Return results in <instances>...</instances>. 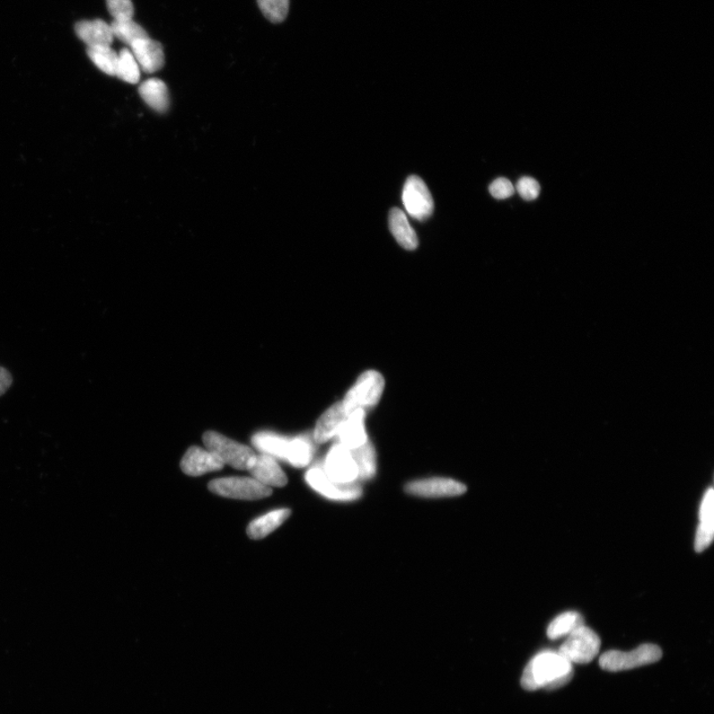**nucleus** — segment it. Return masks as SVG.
<instances>
[{"instance_id": "nucleus-1", "label": "nucleus", "mask_w": 714, "mask_h": 714, "mask_svg": "<svg viewBox=\"0 0 714 714\" xmlns=\"http://www.w3.org/2000/svg\"><path fill=\"white\" fill-rule=\"evenodd\" d=\"M574 677V667L559 652L545 651L533 657L526 666L521 685L524 690L555 691L565 686Z\"/></svg>"}, {"instance_id": "nucleus-2", "label": "nucleus", "mask_w": 714, "mask_h": 714, "mask_svg": "<svg viewBox=\"0 0 714 714\" xmlns=\"http://www.w3.org/2000/svg\"><path fill=\"white\" fill-rule=\"evenodd\" d=\"M384 388V377L375 370L361 374L341 401L347 415L358 409L374 407L381 401Z\"/></svg>"}, {"instance_id": "nucleus-3", "label": "nucleus", "mask_w": 714, "mask_h": 714, "mask_svg": "<svg viewBox=\"0 0 714 714\" xmlns=\"http://www.w3.org/2000/svg\"><path fill=\"white\" fill-rule=\"evenodd\" d=\"M663 656L654 644H643L629 652L608 651L599 659V666L607 672H622L658 662Z\"/></svg>"}, {"instance_id": "nucleus-4", "label": "nucleus", "mask_w": 714, "mask_h": 714, "mask_svg": "<svg viewBox=\"0 0 714 714\" xmlns=\"http://www.w3.org/2000/svg\"><path fill=\"white\" fill-rule=\"evenodd\" d=\"M202 440L206 448L217 455L224 464L232 465L236 470H249L257 455L250 447L237 443L217 431H207Z\"/></svg>"}, {"instance_id": "nucleus-5", "label": "nucleus", "mask_w": 714, "mask_h": 714, "mask_svg": "<svg viewBox=\"0 0 714 714\" xmlns=\"http://www.w3.org/2000/svg\"><path fill=\"white\" fill-rule=\"evenodd\" d=\"M598 635L586 625L580 626L567 636L559 653L571 664L585 665L592 662L601 650Z\"/></svg>"}, {"instance_id": "nucleus-6", "label": "nucleus", "mask_w": 714, "mask_h": 714, "mask_svg": "<svg viewBox=\"0 0 714 714\" xmlns=\"http://www.w3.org/2000/svg\"><path fill=\"white\" fill-rule=\"evenodd\" d=\"M209 489L219 497L242 500H258L272 495L270 488L250 478L216 480L209 484Z\"/></svg>"}, {"instance_id": "nucleus-7", "label": "nucleus", "mask_w": 714, "mask_h": 714, "mask_svg": "<svg viewBox=\"0 0 714 714\" xmlns=\"http://www.w3.org/2000/svg\"><path fill=\"white\" fill-rule=\"evenodd\" d=\"M306 480L313 489L324 497L336 501H354L363 496L358 483L340 484L325 474L323 467L315 466L306 473Z\"/></svg>"}, {"instance_id": "nucleus-8", "label": "nucleus", "mask_w": 714, "mask_h": 714, "mask_svg": "<svg viewBox=\"0 0 714 714\" xmlns=\"http://www.w3.org/2000/svg\"><path fill=\"white\" fill-rule=\"evenodd\" d=\"M402 200L407 213L420 222H424L433 215V197L425 182L416 175L410 176L405 183Z\"/></svg>"}, {"instance_id": "nucleus-9", "label": "nucleus", "mask_w": 714, "mask_h": 714, "mask_svg": "<svg viewBox=\"0 0 714 714\" xmlns=\"http://www.w3.org/2000/svg\"><path fill=\"white\" fill-rule=\"evenodd\" d=\"M323 469L332 481L340 484L355 483L358 480L355 458L349 449L341 443L332 447Z\"/></svg>"}, {"instance_id": "nucleus-10", "label": "nucleus", "mask_w": 714, "mask_h": 714, "mask_svg": "<svg viewBox=\"0 0 714 714\" xmlns=\"http://www.w3.org/2000/svg\"><path fill=\"white\" fill-rule=\"evenodd\" d=\"M409 495L419 497H460L466 491L464 484L451 479L434 478L412 481L406 487Z\"/></svg>"}, {"instance_id": "nucleus-11", "label": "nucleus", "mask_w": 714, "mask_h": 714, "mask_svg": "<svg viewBox=\"0 0 714 714\" xmlns=\"http://www.w3.org/2000/svg\"><path fill=\"white\" fill-rule=\"evenodd\" d=\"M252 479L268 488H283L288 480L283 471L281 470L275 457L268 455H257L253 458L249 470Z\"/></svg>"}, {"instance_id": "nucleus-12", "label": "nucleus", "mask_w": 714, "mask_h": 714, "mask_svg": "<svg viewBox=\"0 0 714 714\" xmlns=\"http://www.w3.org/2000/svg\"><path fill=\"white\" fill-rule=\"evenodd\" d=\"M130 48L140 69L145 73L152 74L163 68L165 55L160 43L146 37L132 43Z\"/></svg>"}, {"instance_id": "nucleus-13", "label": "nucleus", "mask_w": 714, "mask_h": 714, "mask_svg": "<svg viewBox=\"0 0 714 714\" xmlns=\"http://www.w3.org/2000/svg\"><path fill=\"white\" fill-rule=\"evenodd\" d=\"M224 463L219 457L200 447H192L184 455L181 469L191 476H200L211 472H217L223 469Z\"/></svg>"}, {"instance_id": "nucleus-14", "label": "nucleus", "mask_w": 714, "mask_h": 714, "mask_svg": "<svg viewBox=\"0 0 714 714\" xmlns=\"http://www.w3.org/2000/svg\"><path fill=\"white\" fill-rule=\"evenodd\" d=\"M714 536V491L710 488L702 498L700 509V526L695 534L694 550L702 553L713 541Z\"/></svg>"}, {"instance_id": "nucleus-15", "label": "nucleus", "mask_w": 714, "mask_h": 714, "mask_svg": "<svg viewBox=\"0 0 714 714\" xmlns=\"http://www.w3.org/2000/svg\"><path fill=\"white\" fill-rule=\"evenodd\" d=\"M365 410L358 409L352 412L341 427L338 439L339 443L345 446L349 451L364 446L368 442L365 425Z\"/></svg>"}, {"instance_id": "nucleus-16", "label": "nucleus", "mask_w": 714, "mask_h": 714, "mask_svg": "<svg viewBox=\"0 0 714 714\" xmlns=\"http://www.w3.org/2000/svg\"><path fill=\"white\" fill-rule=\"evenodd\" d=\"M75 31L87 47L111 46L114 39L111 24L102 20L79 21Z\"/></svg>"}, {"instance_id": "nucleus-17", "label": "nucleus", "mask_w": 714, "mask_h": 714, "mask_svg": "<svg viewBox=\"0 0 714 714\" xmlns=\"http://www.w3.org/2000/svg\"><path fill=\"white\" fill-rule=\"evenodd\" d=\"M348 417L345 409L342 407L341 401L333 404L316 422L314 431L316 442L323 444L337 437L341 427Z\"/></svg>"}, {"instance_id": "nucleus-18", "label": "nucleus", "mask_w": 714, "mask_h": 714, "mask_svg": "<svg viewBox=\"0 0 714 714\" xmlns=\"http://www.w3.org/2000/svg\"><path fill=\"white\" fill-rule=\"evenodd\" d=\"M390 231L404 250H415L418 248V236L409 224V220L398 208H393L390 214Z\"/></svg>"}, {"instance_id": "nucleus-19", "label": "nucleus", "mask_w": 714, "mask_h": 714, "mask_svg": "<svg viewBox=\"0 0 714 714\" xmlns=\"http://www.w3.org/2000/svg\"><path fill=\"white\" fill-rule=\"evenodd\" d=\"M141 98L148 107L157 112H165L170 107L168 87L159 78H149L139 87Z\"/></svg>"}, {"instance_id": "nucleus-20", "label": "nucleus", "mask_w": 714, "mask_h": 714, "mask_svg": "<svg viewBox=\"0 0 714 714\" xmlns=\"http://www.w3.org/2000/svg\"><path fill=\"white\" fill-rule=\"evenodd\" d=\"M291 515V510L280 509L264 515L253 521L248 528V534L253 540L266 538L283 524Z\"/></svg>"}, {"instance_id": "nucleus-21", "label": "nucleus", "mask_w": 714, "mask_h": 714, "mask_svg": "<svg viewBox=\"0 0 714 714\" xmlns=\"http://www.w3.org/2000/svg\"><path fill=\"white\" fill-rule=\"evenodd\" d=\"M350 452L357 466L358 480H368L374 478L377 458L373 445L368 440L364 446L352 449Z\"/></svg>"}, {"instance_id": "nucleus-22", "label": "nucleus", "mask_w": 714, "mask_h": 714, "mask_svg": "<svg viewBox=\"0 0 714 714\" xmlns=\"http://www.w3.org/2000/svg\"><path fill=\"white\" fill-rule=\"evenodd\" d=\"M289 439L271 433H259L252 439L255 447L262 454L286 461Z\"/></svg>"}, {"instance_id": "nucleus-23", "label": "nucleus", "mask_w": 714, "mask_h": 714, "mask_svg": "<svg viewBox=\"0 0 714 714\" xmlns=\"http://www.w3.org/2000/svg\"><path fill=\"white\" fill-rule=\"evenodd\" d=\"M583 625H585L583 616L578 612L569 611L555 617L550 623L546 634L551 640H557L568 636Z\"/></svg>"}, {"instance_id": "nucleus-24", "label": "nucleus", "mask_w": 714, "mask_h": 714, "mask_svg": "<svg viewBox=\"0 0 714 714\" xmlns=\"http://www.w3.org/2000/svg\"><path fill=\"white\" fill-rule=\"evenodd\" d=\"M86 53L93 63L102 72L110 76H116L119 54L111 46L87 47Z\"/></svg>"}, {"instance_id": "nucleus-25", "label": "nucleus", "mask_w": 714, "mask_h": 714, "mask_svg": "<svg viewBox=\"0 0 714 714\" xmlns=\"http://www.w3.org/2000/svg\"><path fill=\"white\" fill-rule=\"evenodd\" d=\"M111 28L114 38H118L123 43L131 45L132 43L138 39L149 37L147 32L144 28L131 20H114Z\"/></svg>"}, {"instance_id": "nucleus-26", "label": "nucleus", "mask_w": 714, "mask_h": 714, "mask_svg": "<svg viewBox=\"0 0 714 714\" xmlns=\"http://www.w3.org/2000/svg\"><path fill=\"white\" fill-rule=\"evenodd\" d=\"M313 456V446L306 438H296L290 440L286 461L295 467L307 466L310 464Z\"/></svg>"}, {"instance_id": "nucleus-27", "label": "nucleus", "mask_w": 714, "mask_h": 714, "mask_svg": "<svg viewBox=\"0 0 714 714\" xmlns=\"http://www.w3.org/2000/svg\"><path fill=\"white\" fill-rule=\"evenodd\" d=\"M116 76L128 84L139 82L140 67L129 49L119 52Z\"/></svg>"}, {"instance_id": "nucleus-28", "label": "nucleus", "mask_w": 714, "mask_h": 714, "mask_svg": "<svg viewBox=\"0 0 714 714\" xmlns=\"http://www.w3.org/2000/svg\"><path fill=\"white\" fill-rule=\"evenodd\" d=\"M261 12L273 23H280L286 20L289 12L290 0H258Z\"/></svg>"}, {"instance_id": "nucleus-29", "label": "nucleus", "mask_w": 714, "mask_h": 714, "mask_svg": "<svg viewBox=\"0 0 714 714\" xmlns=\"http://www.w3.org/2000/svg\"><path fill=\"white\" fill-rule=\"evenodd\" d=\"M108 10L114 20H131L135 6L131 0H107Z\"/></svg>"}, {"instance_id": "nucleus-30", "label": "nucleus", "mask_w": 714, "mask_h": 714, "mask_svg": "<svg viewBox=\"0 0 714 714\" xmlns=\"http://www.w3.org/2000/svg\"><path fill=\"white\" fill-rule=\"evenodd\" d=\"M516 190L524 200L533 201L539 197L541 187L534 178L523 177L518 181Z\"/></svg>"}, {"instance_id": "nucleus-31", "label": "nucleus", "mask_w": 714, "mask_h": 714, "mask_svg": "<svg viewBox=\"0 0 714 714\" xmlns=\"http://www.w3.org/2000/svg\"><path fill=\"white\" fill-rule=\"evenodd\" d=\"M489 193L497 200H505L514 195L515 188L508 179L499 178L490 184Z\"/></svg>"}, {"instance_id": "nucleus-32", "label": "nucleus", "mask_w": 714, "mask_h": 714, "mask_svg": "<svg viewBox=\"0 0 714 714\" xmlns=\"http://www.w3.org/2000/svg\"><path fill=\"white\" fill-rule=\"evenodd\" d=\"M12 384V376L4 367H0V396L4 395Z\"/></svg>"}]
</instances>
